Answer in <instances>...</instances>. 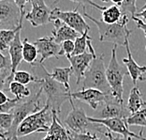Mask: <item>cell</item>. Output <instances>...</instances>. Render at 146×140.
<instances>
[{
	"mask_svg": "<svg viewBox=\"0 0 146 140\" xmlns=\"http://www.w3.org/2000/svg\"><path fill=\"white\" fill-rule=\"evenodd\" d=\"M62 46V51L64 56H66V58H69L73 55L75 49V41H66L63 43H61Z\"/></svg>",
	"mask_w": 146,
	"mask_h": 140,
	"instance_id": "d6a6232c",
	"label": "cell"
},
{
	"mask_svg": "<svg viewBox=\"0 0 146 140\" xmlns=\"http://www.w3.org/2000/svg\"><path fill=\"white\" fill-rule=\"evenodd\" d=\"M42 140H58L56 137H54V136H52V135H46L44 137L42 138Z\"/></svg>",
	"mask_w": 146,
	"mask_h": 140,
	"instance_id": "ab89813d",
	"label": "cell"
},
{
	"mask_svg": "<svg viewBox=\"0 0 146 140\" xmlns=\"http://www.w3.org/2000/svg\"><path fill=\"white\" fill-rule=\"evenodd\" d=\"M101 1H102V2H105V3H108V2L110 1V0H101Z\"/></svg>",
	"mask_w": 146,
	"mask_h": 140,
	"instance_id": "ee69618b",
	"label": "cell"
},
{
	"mask_svg": "<svg viewBox=\"0 0 146 140\" xmlns=\"http://www.w3.org/2000/svg\"><path fill=\"white\" fill-rule=\"evenodd\" d=\"M97 56H94L90 51L85 52L82 55L71 56L68 58L70 67L72 68L73 74L75 75L76 83L79 85L84 80L85 72H87L88 68L90 67L91 63Z\"/></svg>",
	"mask_w": 146,
	"mask_h": 140,
	"instance_id": "5bb4252c",
	"label": "cell"
},
{
	"mask_svg": "<svg viewBox=\"0 0 146 140\" xmlns=\"http://www.w3.org/2000/svg\"><path fill=\"white\" fill-rule=\"evenodd\" d=\"M106 69L104 65V55L97 56L93 59L90 67L82 80V88H96L107 95H111L106 75Z\"/></svg>",
	"mask_w": 146,
	"mask_h": 140,
	"instance_id": "5b68a950",
	"label": "cell"
},
{
	"mask_svg": "<svg viewBox=\"0 0 146 140\" xmlns=\"http://www.w3.org/2000/svg\"><path fill=\"white\" fill-rule=\"evenodd\" d=\"M13 81H16L18 83H21L23 85H28L32 82H35L38 84V78L33 76L30 72L25 71H17L14 73V77H13Z\"/></svg>",
	"mask_w": 146,
	"mask_h": 140,
	"instance_id": "83f0119b",
	"label": "cell"
},
{
	"mask_svg": "<svg viewBox=\"0 0 146 140\" xmlns=\"http://www.w3.org/2000/svg\"><path fill=\"white\" fill-rule=\"evenodd\" d=\"M123 12L117 5H111L106 8L102 11V21L106 24H115L121 21L123 17Z\"/></svg>",
	"mask_w": 146,
	"mask_h": 140,
	"instance_id": "cb8c5ba5",
	"label": "cell"
},
{
	"mask_svg": "<svg viewBox=\"0 0 146 140\" xmlns=\"http://www.w3.org/2000/svg\"><path fill=\"white\" fill-rule=\"evenodd\" d=\"M25 11L22 12L13 0H0V27L15 29L23 23Z\"/></svg>",
	"mask_w": 146,
	"mask_h": 140,
	"instance_id": "ba28073f",
	"label": "cell"
},
{
	"mask_svg": "<svg viewBox=\"0 0 146 140\" xmlns=\"http://www.w3.org/2000/svg\"><path fill=\"white\" fill-rule=\"evenodd\" d=\"M146 9V3H145V4H144V6L142 7V9Z\"/></svg>",
	"mask_w": 146,
	"mask_h": 140,
	"instance_id": "bcb514c9",
	"label": "cell"
},
{
	"mask_svg": "<svg viewBox=\"0 0 146 140\" xmlns=\"http://www.w3.org/2000/svg\"><path fill=\"white\" fill-rule=\"evenodd\" d=\"M52 22L56 19L64 22L66 25L70 26L72 29H74L81 35L84 34L85 31L90 30V26L85 22L81 13L78 11V8L69 11H63L58 8H54L52 9Z\"/></svg>",
	"mask_w": 146,
	"mask_h": 140,
	"instance_id": "30bf717a",
	"label": "cell"
},
{
	"mask_svg": "<svg viewBox=\"0 0 146 140\" xmlns=\"http://www.w3.org/2000/svg\"><path fill=\"white\" fill-rule=\"evenodd\" d=\"M145 107H146V102H144L143 98H142V94L140 88L137 86H134L131 88L130 92H129L128 101L127 104V110L131 115Z\"/></svg>",
	"mask_w": 146,
	"mask_h": 140,
	"instance_id": "d6986e66",
	"label": "cell"
},
{
	"mask_svg": "<svg viewBox=\"0 0 146 140\" xmlns=\"http://www.w3.org/2000/svg\"><path fill=\"white\" fill-rule=\"evenodd\" d=\"M13 1H14L16 3V5L19 7L20 9L22 11V12H24L25 5L27 4L28 2H30V0H13Z\"/></svg>",
	"mask_w": 146,
	"mask_h": 140,
	"instance_id": "8d00e7d4",
	"label": "cell"
},
{
	"mask_svg": "<svg viewBox=\"0 0 146 140\" xmlns=\"http://www.w3.org/2000/svg\"><path fill=\"white\" fill-rule=\"evenodd\" d=\"M135 17H138V18L141 19L142 21H145V22H146V9H142V11H141V12L136 13Z\"/></svg>",
	"mask_w": 146,
	"mask_h": 140,
	"instance_id": "f35d334b",
	"label": "cell"
},
{
	"mask_svg": "<svg viewBox=\"0 0 146 140\" xmlns=\"http://www.w3.org/2000/svg\"><path fill=\"white\" fill-rule=\"evenodd\" d=\"M52 37L55 42L61 44L66 41H75L78 38L79 33L66 25L64 22L56 19L54 21V29L52 31Z\"/></svg>",
	"mask_w": 146,
	"mask_h": 140,
	"instance_id": "ac0fdd59",
	"label": "cell"
},
{
	"mask_svg": "<svg viewBox=\"0 0 146 140\" xmlns=\"http://www.w3.org/2000/svg\"><path fill=\"white\" fill-rule=\"evenodd\" d=\"M127 122L130 126H141L142 128L146 127V107L134 114H131L127 119Z\"/></svg>",
	"mask_w": 146,
	"mask_h": 140,
	"instance_id": "4316f807",
	"label": "cell"
},
{
	"mask_svg": "<svg viewBox=\"0 0 146 140\" xmlns=\"http://www.w3.org/2000/svg\"><path fill=\"white\" fill-rule=\"evenodd\" d=\"M70 104L72 108L71 111L64 119V123L69 131L73 133H87L90 132V129H96L98 132L105 134V132L102 131L100 128L103 127V125L91 122L89 121V117L86 116L84 109L75 106L73 102Z\"/></svg>",
	"mask_w": 146,
	"mask_h": 140,
	"instance_id": "52a82bcc",
	"label": "cell"
},
{
	"mask_svg": "<svg viewBox=\"0 0 146 140\" xmlns=\"http://www.w3.org/2000/svg\"><path fill=\"white\" fill-rule=\"evenodd\" d=\"M9 99L8 96H7L5 93H4V91L3 90H1L0 91V105H2V104H6L7 102H9Z\"/></svg>",
	"mask_w": 146,
	"mask_h": 140,
	"instance_id": "74e56055",
	"label": "cell"
},
{
	"mask_svg": "<svg viewBox=\"0 0 146 140\" xmlns=\"http://www.w3.org/2000/svg\"><path fill=\"white\" fill-rule=\"evenodd\" d=\"M145 50H146V46H145Z\"/></svg>",
	"mask_w": 146,
	"mask_h": 140,
	"instance_id": "7dc6e473",
	"label": "cell"
},
{
	"mask_svg": "<svg viewBox=\"0 0 146 140\" xmlns=\"http://www.w3.org/2000/svg\"><path fill=\"white\" fill-rule=\"evenodd\" d=\"M84 16L94 23L97 25L99 41L101 42H111L114 45L125 46L127 40L129 39V35L132 33V30H129L127 28L128 17L127 14H124L121 19V21L115 24H106L102 20L96 19L92 17L90 14H88L85 11V7H84Z\"/></svg>",
	"mask_w": 146,
	"mask_h": 140,
	"instance_id": "6da1fadb",
	"label": "cell"
},
{
	"mask_svg": "<svg viewBox=\"0 0 146 140\" xmlns=\"http://www.w3.org/2000/svg\"><path fill=\"white\" fill-rule=\"evenodd\" d=\"M137 0H124L120 6V9L123 12V14H127L129 13L131 14V17L136 15V11H137Z\"/></svg>",
	"mask_w": 146,
	"mask_h": 140,
	"instance_id": "f546056e",
	"label": "cell"
},
{
	"mask_svg": "<svg viewBox=\"0 0 146 140\" xmlns=\"http://www.w3.org/2000/svg\"><path fill=\"white\" fill-rule=\"evenodd\" d=\"M33 43L36 46L38 54L40 55V59L38 62L40 64L50 58H55L58 59L60 56H64L61 44L56 42L52 36L42 37L40 39L36 40Z\"/></svg>",
	"mask_w": 146,
	"mask_h": 140,
	"instance_id": "4fadbf2b",
	"label": "cell"
},
{
	"mask_svg": "<svg viewBox=\"0 0 146 140\" xmlns=\"http://www.w3.org/2000/svg\"><path fill=\"white\" fill-rule=\"evenodd\" d=\"M68 135L70 140H94L97 137V135L92 134L90 132L87 133H73L68 130Z\"/></svg>",
	"mask_w": 146,
	"mask_h": 140,
	"instance_id": "4dcf8cb0",
	"label": "cell"
},
{
	"mask_svg": "<svg viewBox=\"0 0 146 140\" xmlns=\"http://www.w3.org/2000/svg\"><path fill=\"white\" fill-rule=\"evenodd\" d=\"M52 121V110L50 106L44 104L39 111L31 114L22 121L17 130V137L32 135L34 133L47 134Z\"/></svg>",
	"mask_w": 146,
	"mask_h": 140,
	"instance_id": "277c9868",
	"label": "cell"
},
{
	"mask_svg": "<svg viewBox=\"0 0 146 140\" xmlns=\"http://www.w3.org/2000/svg\"><path fill=\"white\" fill-rule=\"evenodd\" d=\"M47 134L54 136L58 140H69L68 130L63 126L59 121V115L54 110H52V121Z\"/></svg>",
	"mask_w": 146,
	"mask_h": 140,
	"instance_id": "ffe728a7",
	"label": "cell"
},
{
	"mask_svg": "<svg viewBox=\"0 0 146 140\" xmlns=\"http://www.w3.org/2000/svg\"><path fill=\"white\" fill-rule=\"evenodd\" d=\"M21 32L22 29L17 33L14 41L11 42L9 48V55L11 59V77L7 81L9 82V84L13 81L14 73L17 72V68L21 64V62L24 60V58H23V42L21 41Z\"/></svg>",
	"mask_w": 146,
	"mask_h": 140,
	"instance_id": "2e32d148",
	"label": "cell"
},
{
	"mask_svg": "<svg viewBox=\"0 0 146 140\" xmlns=\"http://www.w3.org/2000/svg\"><path fill=\"white\" fill-rule=\"evenodd\" d=\"M60 0H55V1L52 3V4H56V3H58ZM69 1H72V2H74V3H77V4H79V5H84V6H85V5H89V6H92V7H94V8H96V9H99V11H103L104 9H106L105 7H103V6H99V5H98L97 3H95L94 2V0H69Z\"/></svg>",
	"mask_w": 146,
	"mask_h": 140,
	"instance_id": "836d02e7",
	"label": "cell"
},
{
	"mask_svg": "<svg viewBox=\"0 0 146 140\" xmlns=\"http://www.w3.org/2000/svg\"><path fill=\"white\" fill-rule=\"evenodd\" d=\"M31 11L25 14V19L34 26L45 25L52 22V9L45 3V0H30Z\"/></svg>",
	"mask_w": 146,
	"mask_h": 140,
	"instance_id": "7c38bea8",
	"label": "cell"
},
{
	"mask_svg": "<svg viewBox=\"0 0 146 140\" xmlns=\"http://www.w3.org/2000/svg\"><path fill=\"white\" fill-rule=\"evenodd\" d=\"M89 121L93 123H98V124L103 125L109 132L115 133L119 135L125 136V137L137 138L140 140H146V138H144L143 135H142L143 129L141 130L139 135L129 131L127 119H98L89 117Z\"/></svg>",
	"mask_w": 146,
	"mask_h": 140,
	"instance_id": "9c48e42d",
	"label": "cell"
},
{
	"mask_svg": "<svg viewBox=\"0 0 146 140\" xmlns=\"http://www.w3.org/2000/svg\"><path fill=\"white\" fill-rule=\"evenodd\" d=\"M14 116L12 113H1L0 114V128H1V134L8 133L12 127Z\"/></svg>",
	"mask_w": 146,
	"mask_h": 140,
	"instance_id": "f1b7e54d",
	"label": "cell"
},
{
	"mask_svg": "<svg viewBox=\"0 0 146 140\" xmlns=\"http://www.w3.org/2000/svg\"><path fill=\"white\" fill-rule=\"evenodd\" d=\"M52 78H54L57 82L61 83L62 85L66 86V88L68 91H70V86H69V79L70 76L73 74V71L71 67H65L60 68L56 67L52 70V72L50 73Z\"/></svg>",
	"mask_w": 146,
	"mask_h": 140,
	"instance_id": "603a6c76",
	"label": "cell"
},
{
	"mask_svg": "<svg viewBox=\"0 0 146 140\" xmlns=\"http://www.w3.org/2000/svg\"><path fill=\"white\" fill-rule=\"evenodd\" d=\"M125 47V50H127V58H123V62H124L125 68H127V71L128 72L129 76L131 77L134 86H136L137 82L139 80H141V77H143L142 75L146 72V66H140L135 61V59L133 58V56H132L130 48H129L128 39L127 40Z\"/></svg>",
	"mask_w": 146,
	"mask_h": 140,
	"instance_id": "e0dca14e",
	"label": "cell"
},
{
	"mask_svg": "<svg viewBox=\"0 0 146 140\" xmlns=\"http://www.w3.org/2000/svg\"><path fill=\"white\" fill-rule=\"evenodd\" d=\"M69 140H70V139H69Z\"/></svg>",
	"mask_w": 146,
	"mask_h": 140,
	"instance_id": "c3c4849f",
	"label": "cell"
},
{
	"mask_svg": "<svg viewBox=\"0 0 146 140\" xmlns=\"http://www.w3.org/2000/svg\"><path fill=\"white\" fill-rule=\"evenodd\" d=\"M110 1L113 3V5H117L120 7L122 5V3L124 2V0H110Z\"/></svg>",
	"mask_w": 146,
	"mask_h": 140,
	"instance_id": "60d3db41",
	"label": "cell"
},
{
	"mask_svg": "<svg viewBox=\"0 0 146 140\" xmlns=\"http://www.w3.org/2000/svg\"><path fill=\"white\" fill-rule=\"evenodd\" d=\"M42 89L39 86L38 89H36L35 94L33 96H30L29 98H26L20 102V104L16 106L15 109L12 111V114L14 116V121H13V124L11 130L3 134L6 138L8 140H18L17 137V130L19 125L21 124L22 121L27 118L28 116L31 114L39 111L41 107V101H40V96L42 94Z\"/></svg>",
	"mask_w": 146,
	"mask_h": 140,
	"instance_id": "3957f363",
	"label": "cell"
},
{
	"mask_svg": "<svg viewBox=\"0 0 146 140\" xmlns=\"http://www.w3.org/2000/svg\"><path fill=\"white\" fill-rule=\"evenodd\" d=\"M23 29V23L15 29H1L0 30V51L1 53L9 50L11 42L14 41L17 33Z\"/></svg>",
	"mask_w": 146,
	"mask_h": 140,
	"instance_id": "7402d4cb",
	"label": "cell"
},
{
	"mask_svg": "<svg viewBox=\"0 0 146 140\" xmlns=\"http://www.w3.org/2000/svg\"><path fill=\"white\" fill-rule=\"evenodd\" d=\"M70 96L72 99L85 102L96 110L106 100L107 94L96 88H82V90L71 92Z\"/></svg>",
	"mask_w": 146,
	"mask_h": 140,
	"instance_id": "9a60e30c",
	"label": "cell"
},
{
	"mask_svg": "<svg viewBox=\"0 0 146 140\" xmlns=\"http://www.w3.org/2000/svg\"><path fill=\"white\" fill-rule=\"evenodd\" d=\"M105 135L109 138V140H132L131 137H125V136L123 135H117L114 137V136H112L111 133L109 131L105 133Z\"/></svg>",
	"mask_w": 146,
	"mask_h": 140,
	"instance_id": "d590c367",
	"label": "cell"
},
{
	"mask_svg": "<svg viewBox=\"0 0 146 140\" xmlns=\"http://www.w3.org/2000/svg\"><path fill=\"white\" fill-rule=\"evenodd\" d=\"M9 90L11 91L15 98L24 100L26 98H29L31 96V90L27 86L18 83L16 81H12L9 84Z\"/></svg>",
	"mask_w": 146,
	"mask_h": 140,
	"instance_id": "484cf974",
	"label": "cell"
},
{
	"mask_svg": "<svg viewBox=\"0 0 146 140\" xmlns=\"http://www.w3.org/2000/svg\"><path fill=\"white\" fill-rule=\"evenodd\" d=\"M140 81H141V82H142V81H143V82H144V81H146V76H143V77H141Z\"/></svg>",
	"mask_w": 146,
	"mask_h": 140,
	"instance_id": "7bdbcfd3",
	"label": "cell"
},
{
	"mask_svg": "<svg viewBox=\"0 0 146 140\" xmlns=\"http://www.w3.org/2000/svg\"><path fill=\"white\" fill-rule=\"evenodd\" d=\"M94 140H102V139H101V138H99V137H98V136H97V137H96Z\"/></svg>",
	"mask_w": 146,
	"mask_h": 140,
	"instance_id": "f6af8a7d",
	"label": "cell"
},
{
	"mask_svg": "<svg viewBox=\"0 0 146 140\" xmlns=\"http://www.w3.org/2000/svg\"><path fill=\"white\" fill-rule=\"evenodd\" d=\"M88 33H89V30L85 31L84 34L78 37V38L75 40V49H74V53H73L72 56L84 54V53L86 52V48H88L89 51L94 56H97L94 48H93V46H92V38L88 35Z\"/></svg>",
	"mask_w": 146,
	"mask_h": 140,
	"instance_id": "44dd1931",
	"label": "cell"
},
{
	"mask_svg": "<svg viewBox=\"0 0 146 140\" xmlns=\"http://www.w3.org/2000/svg\"><path fill=\"white\" fill-rule=\"evenodd\" d=\"M23 100H20L17 98L11 99L9 102H7L6 104L0 105V112L1 113H12V111L15 109L16 106H17Z\"/></svg>",
	"mask_w": 146,
	"mask_h": 140,
	"instance_id": "1f68e13d",
	"label": "cell"
},
{
	"mask_svg": "<svg viewBox=\"0 0 146 140\" xmlns=\"http://www.w3.org/2000/svg\"><path fill=\"white\" fill-rule=\"evenodd\" d=\"M38 48L33 42H29L28 39L25 38L23 41V58L25 62L31 65L36 64V56H38Z\"/></svg>",
	"mask_w": 146,
	"mask_h": 140,
	"instance_id": "d4e9b609",
	"label": "cell"
},
{
	"mask_svg": "<svg viewBox=\"0 0 146 140\" xmlns=\"http://www.w3.org/2000/svg\"><path fill=\"white\" fill-rule=\"evenodd\" d=\"M98 109V119H127L130 116L124 104L112 95H107L106 100Z\"/></svg>",
	"mask_w": 146,
	"mask_h": 140,
	"instance_id": "8fae6325",
	"label": "cell"
},
{
	"mask_svg": "<svg viewBox=\"0 0 146 140\" xmlns=\"http://www.w3.org/2000/svg\"><path fill=\"white\" fill-rule=\"evenodd\" d=\"M116 49L117 45H114L111 50V56L110 59L109 65L106 69V75H107L108 83L111 86V95L114 96L119 102L124 104V77L127 74L125 70L119 64L116 56Z\"/></svg>",
	"mask_w": 146,
	"mask_h": 140,
	"instance_id": "8992f818",
	"label": "cell"
},
{
	"mask_svg": "<svg viewBox=\"0 0 146 140\" xmlns=\"http://www.w3.org/2000/svg\"><path fill=\"white\" fill-rule=\"evenodd\" d=\"M43 76L38 78V84L42 89V92L45 94L46 102L45 104L50 106L52 110H54L59 115L61 112L62 105L66 102H69L72 104V98L70 96L71 91H68L64 85L57 82L54 78H52L50 72L42 65Z\"/></svg>",
	"mask_w": 146,
	"mask_h": 140,
	"instance_id": "7a4b0ae2",
	"label": "cell"
},
{
	"mask_svg": "<svg viewBox=\"0 0 146 140\" xmlns=\"http://www.w3.org/2000/svg\"><path fill=\"white\" fill-rule=\"evenodd\" d=\"M131 18L136 23V24H137V27L141 29V30L143 31L144 37H145V39H146V23H144V21H142V20L140 19V18L135 17V16H133V17H131Z\"/></svg>",
	"mask_w": 146,
	"mask_h": 140,
	"instance_id": "e575fe53",
	"label": "cell"
},
{
	"mask_svg": "<svg viewBox=\"0 0 146 140\" xmlns=\"http://www.w3.org/2000/svg\"><path fill=\"white\" fill-rule=\"evenodd\" d=\"M0 136H1V139H2V140H8V139L6 138V136H5L4 135H3V134H0Z\"/></svg>",
	"mask_w": 146,
	"mask_h": 140,
	"instance_id": "b9f144b4",
	"label": "cell"
}]
</instances>
